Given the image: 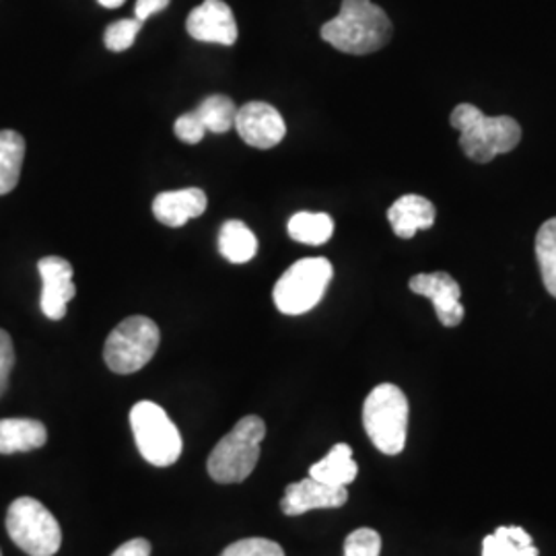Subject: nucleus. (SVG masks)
Listing matches in <instances>:
<instances>
[{"label": "nucleus", "instance_id": "39448f33", "mask_svg": "<svg viewBox=\"0 0 556 556\" xmlns=\"http://www.w3.org/2000/svg\"><path fill=\"white\" fill-rule=\"evenodd\" d=\"M160 340V326L153 319L144 316L126 318L105 340L103 361L118 376L137 374L155 357Z\"/></svg>", "mask_w": 556, "mask_h": 556}, {"label": "nucleus", "instance_id": "5701e85b", "mask_svg": "<svg viewBox=\"0 0 556 556\" xmlns=\"http://www.w3.org/2000/svg\"><path fill=\"white\" fill-rule=\"evenodd\" d=\"M536 258L544 287L556 299V217L546 220L538 231Z\"/></svg>", "mask_w": 556, "mask_h": 556}, {"label": "nucleus", "instance_id": "7ed1b4c3", "mask_svg": "<svg viewBox=\"0 0 556 556\" xmlns=\"http://www.w3.org/2000/svg\"><path fill=\"white\" fill-rule=\"evenodd\" d=\"M408 400L394 383H381L363 404V427L367 438L386 456H397L406 445Z\"/></svg>", "mask_w": 556, "mask_h": 556}, {"label": "nucleus", "instance_id": "412c9836", "mask_svg": "<svg viewBox=\"0 0 556 556\" xmlns=\"http://www.w3.org/2000/svg\"><path fill=\"white\" fill-rule=\"evenodd\" d=\"M482 556H538V551L523 528L503 526L495 534L484 538Z\"/></svg>", "mask_w": 556, "mask_h": 556}, {"label": "nucleus", "instance_id": "f03ea898", "mask_svg": "<svg viewBox=\"0 0 556 556\" xmlns=\"http://www.w3.org/2000/svg\"><path fill=\"white\" fill-rule=\"evenodd\" d=\"M452 126L459 130V147L468 160L489 163L514 151L521 140V126L511 116H484L477 105L459 103L452 112Z\"/></svg>", "mask_w": 556, "mask_h": 556}, {"label": "nucleus", "instance_id": "bb28decb", "mask_svg": "<svg viewBox=\"0 0 556 556\" xmlns=\"http://www.w3.org/2000/svg\"><path fill=\"white\" fill-rule=\"evenodd\" d=\"M174 130H176V137H178L181 142H186V144H197V142L204 139V135H206V128H204V124L200 122L197 112H190V114L179 116V118L176 119Z\"/></svg>", "mask_w": 556, "mask_h": 556}, {"label": "nucleus", "instance_id": "2f4dec72", "mask_svg": "<svg viewBox=\"0 0 556 556\" xmlns=\"http://www.w3.org/2000/svg\"><path fill=\"white\" fill-rule=\"evenodd\" d=\"M0 556H2V553H0Z\"/></svg>", "mask_w": 556, "mask_h": 556}, {"label": "nucleus", "instance_id": "b1692460", "mask_svg": "<svg viewBox=\"0 0 556 556\" xmlns=\"http://www.w3.org/2000/svg\"><path fill=\"white\" fill-rule=\"evenodd\" d=\"M140 29H142V23L139 20L114 21L103 34V43L110 52H124L132 48Z\"/></svg>", "mask_w": 556, "mask_h": 556}, {"label": "nucleus", "instance_id": "a878e982", "mask_svg": "<svg viewBox=\"0 0 556 556\" xmlns=\"http://www.w3.org/2000/svg\"><path fill=\"white\" fill-rule=\"evenodd\" d=\"M381 536L371 528H358L344 540V556H379Z\"/></svg>", "mask_w": 556, "mask_h": 556}, {"label": "nucleus", "instance_id": "423d86ee", "mask_svg": "<svg viewBox=\"0 0 556 556\" xmlns=\"http://www.w3.org/2000/svg\"><path fill=\"white\" fill-rule=\"evenodd\" d=\"M334 268L330 260L305 258L295 262L278 278L273 299L285 316H301L312 312L326 295Z\"/></svg>", "mask_w": 556, "mask_h": 556}, {"label": "nucleus", "instance_id": "7c9ffc66", "mask_svg": "<svg viewBox=\"0 0 556 556\" xmlns=\"http://www.w3.org/2000/svg\"><path fill=\"white\" fill-rule=\"evenodd\" d=\"M101 7H105V9H118L122 7L126 0H98Z\"/></svg>", "mask_w": 556, "mask_h": 556}, {"label": "nucleus", "instance_id": "393cba45", "mask_svg": "<svg viewBox=\"0 0 556 556\" xmlns=\"http://www.w3.org/2000/svg\"><path fill=\"white\" fill-rule=\"evenodd\" d=\"M220 556H285V551L268 538H245L227 546Z\"/></svg>", "mask_w": 556, "mask_h": 556}, {"label": "nucleus", "instance_id": "0eeeda50", "mask_svg": "<svg viewBox=\"0 0 556 556\" xmlns=\"http://www.w3.org/2000/svg\"><path fill=\"white\" fill-rule=\"evenodd\" d=\"M7 532L25 555L54 556L62 546L59 519L38 498L21 497L11 503Z\"/></svg>", "mask_w": 556, "mask_h": 556}, {"label": "nucleus", "instance_id": "1a4fd4ad", "mask_svg": "<svg viewBox=\"0 0 556 556\" xmlns=\"http://www.w3.org/2000/svg\"><path fill=\"white\" fill-rule=\"evenodd\" d=\"M233 128L241 140L256 149H273L287 135V124L280 112L264 101H250L238 108Z\"/></svg>", "mask_w": 556, "mask_h": 556}, {"label": "nucleus", "instance_id": "dca6fc26", "mask_svg": "<svg viewBox=\"0 0 556 556\" xmlns=\"http://www.w3.org/2000/svg\"><path fill=\"white\" fill-rule=\"evenodd\" d=\"M48 441V431L34 418H2L0 420V454H25L40 450Z\"/></svg>", "mask_w": 556, "mask_h": 556}, {"label": "nucleus", "instance_id": "c756f323", "mask_svg": "<svg viewBox=\"0 0 556 556\" xmlns=\"http://www.w3.org/2000/svg\"><path fill=\"white\" fill-rule=\"evenodd\" d=\"M112 556H151V544L144 538H135L122 544Z\"/></svg>", "mask_w": 556, "mask_h": 556}, {"label": "nucleus", "instance_id": "6ab92c4d", "mask_svg": "<svg viewBox=\"0 0 556 556\" xmlns=\"http://www.w3.org/2000/svg\"><path fill=\"white\" fill-rule=\"evenodd\" d=\"M23 160L25 139L15 130H0V197L17 188Z\"/></svg>", "mask_w": 556, "mask_h": 556}, {"label": "nucleus", "instance_id": "aec40b11", "mask_svg": "<svg viewBox=\"0 0 556 556\" xmlns=\"http://www.w3.org/2000/svg\"><path fill=\"white\" fill-rule=\"evenodd\" d=\"M289 236L305 245H324L334 233V220L326 213H298L287 223Z\"/></svg>", "mask_w": 556, "mask_h": 556}, {"label": "nucleus", "instance_id": "2eb2a0df", "mask_svg": "<svg viewBox=\"0 0 556 556\" xmlns=\"http://www.w3.org/2000/svg\"><path fill=\"white\" fill-rule=\"evenodd\" d=\"M435 206L433 202L418 194H406L397 199L390 211L388 220L397 238L413 239L420 229H431L435 225Z\"/></svg>", "mask_w": 556, "mask_h": 556}, {"label": "nucleus", "instance_id": "4be33fe9", "mask_svg": "<svg viewBox=\"0 0 556 556\" xmlns=\"http://www.w3.org/2000/svg\"><path fill=\"white\" fill-rule=\"evenodd\" d=\"M197 116L204 124L206 132L223 135L236 126L238 105L227 96H211V98L200 101Z\"/></svg>", "mask_w": 556, "mask_h": 556}, {"label": "nucleus", "instance_id": "9b49d317", "mask_svg": "<svg viewBox=\"0 0 556 556\" xmlns=\"http://www.w3.org/2000/svg\"><path fill=\"white\" fill-rule=\"evenodd\" d=\"M43 291H41V312L48 319L66 316L68 303L77 295V287L73 282V266L68 260L60 256H46L38 262Z\"/></svg>", "mask_w": 556, "mask_h": 556}, {"label": "nucleus", "instance_id": "f257e3e1", "mask_svg": "<svg viewBox=\"0 0 556 556\" xmlns=\"http://www.w3.org/2000/svg\"><path fill=\"white\" fill-rule=\"evenodd\" d=\"M392 21L371 0H342L340 13L321 25V40L344 54H374L392 40Z\"/></svg>", "mask_w": 556, "mask_h": 556}, {"label": "nucleus", "instance_id": "f8f14e48", "mask_svg": "<svg viewBox=\"0 0 556 556\" xmlns=\"http://www.w3.org/2000/svg\"><path fill=\"white\" fill-rule=\"evenodd\" d=\"M349 501L346 486H330L316 478L307 477L285 489L280 509L285 516H303L314 509H337Z\"/></svg>", "mask_w": 556, "mask_h": 556}, {"label": "nucleus", "instance_id": "6e6552de", "mask_svg": "<svg viewBox=\"0 0 556 556\" xmlns=\"http://www.w3.org/2000/svg\"><path fill=\"white\" fill-rule=\"evenodd\" d=\"M130 427L140 456L157 468H167L181 456V435L160 404L142 400L130 410Z\"/></svg>", "mask_w": 556, "mask_h": 556}, {"label": "nucleus", "instance_id": "f3484780", "mask_svg": "<svg viewBox=\"0 0 556 556\" xmlns=\"http://www.w3.org/2000/svg\"><path fill=\"white\" fill-rule=\"evenodd\" d=\"M358 475L357 462L353 459V450L346 443H337L330 454L321 457L318 464L309 468V477L330 486H349Z\"/></svg>", "mask_w": 556, "mask_h": 556}, {"label": "nucleus", "instance_id": "cd10ccee", "mask_svg": "<svg viewBox=\"0 0 556 556\" xmlns=\"http://www.w3.org/2000/svg\"><path fill=\"white\" fill-rule=\"evenodd\" d=\"M13 365H15L13 340L9 337V332L0 330V397L9 388V376L13 371Z\"/></svg>", "mask_w": 556, "mask_h": 556}, {"label": "nucleus", "instance_id": "c85d7f7f", "mask_svg": "<svg viewBox=\"0 0 556 556\" xmlns=\"http://www.w3.org/2000/svg\"><path fill=\"white\" fill-rule=\"evenodd\" d=\"M172 0H137V7H135V20H139L140 23L149 20L151 15L161 13L169 7Z\"/></svg>", "mask_w": 556, "mask_h": 556}, {"label": "nucleus", "instance_id": "9d476101", "mask_svg": "<svg viewBox=\"0 0 556 556\" xmlns=\"http://www.w3.org/2000/svg\"><path fill=\"white\" fill-rule=\"evenodd\" d=\"M186 31L190 38L204 43L233 46L238 41V21L233 11L223 0H204L186 21Z\"/></svg>", "mask_w": 556, "mask_h": 556}, {"label": "nucleus", "instance_id": "a211bd4d", "mask_svg": "<svg viewBox=\"0 0 556 556\" xmlns=\"http://www.w3.org/2000/svg\"><path fill=\"white\" fill-rule=\"evenodd\" d=\"M219 252L231 264H245L256 256L258 239L243 220H227L220 227Z\"/></svg>", "mask_w": 556, "mask_h": 556}, {"label": "nucleus", "instance_id": "20e7f679", "mask_svg": "<svg viewBox=\"0 0 556 556\" xmlns=\"http://www.w3.org/2000/svg\"><path fill=\"white\" fill-rule=\"evenodd\" d=\"M266 425L256 415L243 417L220 439L208 457V475L219 484H238L250 477L260 459Z\"/></svg>", "mask_w": 556, "mask_h": 556}, {"label": "nucleus", "instance_id": "ddd939ff", "mask_svg": "<svg viewBox=\"0 0 556 556\" xmlns=\"http://www.w3.org/2000/svg\"><path fill=\"white\" fill-rule=\"evenodd\" d=\"M408 287L413 293L433 301L439 321L445 328H456L462 324V319H464V307L459 303L462 289L452 275H447V273L417 275V277L410 278Z\"/></svg>", "mask_w": 556, "mask_h": 556}, {"label": "nucleus", "instance_id": "4468645a", "mask_svg": "<svg viewBox=\"0 0 556 556\" xmlns=\"http://www.w3.org/2000/svg\"><path fill=\"white\" fill-rule=\"evenodd\" d=\"M206 206L208 199L200 188H184L161 192L153 200V215L167 227H184L188 220L199 219Z\"/></svg>", "mask_w": 556, "mask_h": 556}]
</instances>
